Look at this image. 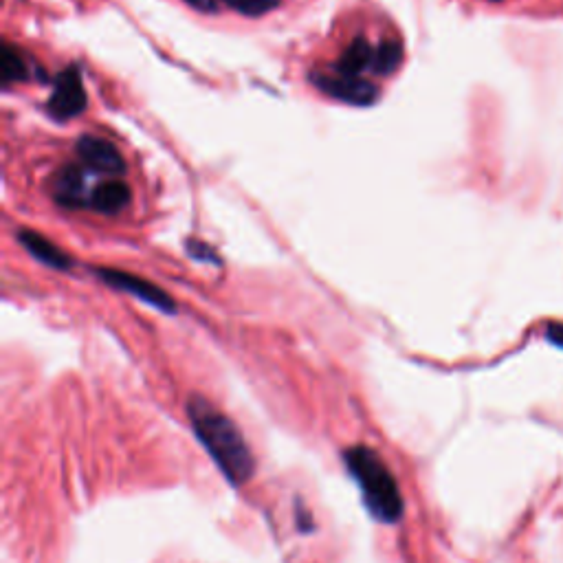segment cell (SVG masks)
<instances>
[{"label": "cell", "mask_w": 563, "mask_h": 563, "mask_svg": "<svg viewBox=\"0 0 563 563\" xmlns=\"http://www.w3.org/2000/svg\"><path fill=\"white\" fill-rule=\"evenodd\" d=\"M82 187H84L82 172L75 170V168H64L58 176H55L53 192H55V198H58L60 205L75 207V205H80Z\"/></svg>", "instance_id": "10"}, {"label": "cell", "mask_w": 563, "mask_h": 563, "mask_svg": "<svg viewBox=\"0 0 563 563\" xmlns=\"http://www.w3.org/2000/svg\"><path fill=\"white\" fill-rule=\"evenodd\" d=\"M18 240L22 242V247H25L33 258L40 260L42 264H47V267L60 269V271L71 269L69 256H66L62 249L55 247L53 242H49L47 238L36 234V231H20Z\"/></svg>", "instance_id": "7"}, {"label": "cell", "mask_w": 563, "mask_h": 563, "mask_svg": "<svg viewBox=\"0 0 563 563\" xmlns=\"http://www.w3.org/2000/svg\"><path fill=\"white\" fill-rule=\"evenodd\" d=\"M97 275L117 291H126L130 295H135V297H139V300L152 304L154 308H159V311H163V313H174L172 297L148 280L137 278V275H130L126 271H115V269H97Z\"/></svg>", "instance_id": "3"}, {"label": "cell", "mask_w": 563, "mask_h": 563, "mask_svg": "<svg viewBox=\"0 0 563 563\" xmlns=\"http://www.w3.org/2000/svg\"><path fill=\"white\" fill-rule=\"evenodd\" d=\"M372 62H374V51L368 40L357 38L339 58L337 71L344 77H357L359 73L366 71Z\"/></svg>", "instance_id": "9"}, {"label": "cell", "mask_w": 563, "mask_h": 563, "mask_svg": "<svg viewBox=\"0 0 563 563\" xmlns=\"http://www.w3.org/2000/svg\"><path fill=\"white\" fill-rule=\"evenodd\" d=\"M344 460L374 520L383 524L401 522L405 506L399 484L377 451L370 447H350Z\"/></svg>", "instance_id": "2"}, {"label": "cell", "mask_w": 563, "mask_h": 563, "mask_svg": "<svg viewBox=\"0 0 563 563\" xmlns=\"http://www.w3.org/2000/svg\"><path fill=\"white\" fill-rule=\"evenodd\" d=\"M130 187L121 181L97 185L91 194V207L99 214H119L130 203Z\"/></svg>", "instance_id": "8"}, {"label": "cell", "mask_w": 563, "mask_h": 563, "mask_svg": "<svg viewBox=\"0 0 563 563\" xmlns=\"http://www.w3.org/2000/svg\"><path fill=\"white\" fill-rule=\"evenodd\" d=\"M84 108H86V93H84L82 77L80 71H77L75 66H71V69H66L55 77L53 95L49 99V110L53 117L69 119L80 115Z\"/></svg>", "instance_id": "4"}, {"label": "cell", "mask_w": 563, "mask_h": 563, "mask_svg": "<svg viewBox=\"0 0 563 563\" xmlns=\"http://www.w3.org/2000/svg\"><path fill=\"white\" fill-rule=\"evenodd\" d=\"M491 3H502V0H491Z\"/></svg>", "instance_id": "16"}, {"label": "cell", "mask_w": 563, "mask_h": 563, "mask_svg": "<svg viewBox=\"0 0 563 563\" xmlns=\"http://www.w3.org/2000/svg\"><path fill=\"white\" fill-rule=\"evenodd\" d=\"M546 341L563 350V324L561 322H550L546 326Z\"/></svg>", "instance_id": "13"}, {"label": "cell", "mask_w": 563, "mask_h": 563, "mask_svg": "<svg viewBox=\"0 0 563 563\" xmlns=\"http://www.w3.org/2000/svg\"><path fill=\"white\" fill-rule=\"evenodd\" d=\"M185 3L201 11H216V0H185Z\"/></svg>", "instance_id": "15"}, {"label": "cell", "mask_w": 563, "mask_h": 563, "mask_svg": "<svg viewBox=\"0 0 563 563\" xmlns=\"http://www.w3.org/2000/svg\"><path fill=\"white\" fill-rule=\"evenodd\" d=\"M0 75H3L5 84L22 82L27 77L25 60H22V55L9 42H5L3 55H0Z\"/></svg>", "instance_id": "11"}, {"label": "cell", "mask_w": 563, "mask_h": 563, "mask_svg": "<svg viewBox=\"0 0 563 563\" xmlns=\"http://www.w3.org/2000/svg\"><path fill=\"white\" fill-rule=\"evenodd\" d=\"M190 251L194 253L196 258H203V260H216V258H214L216 253H214L212 249H209V247H203L201 242H190ZM216 262H218V260H216Z\"/></svg>", "instance_id": "14"}, {"label": "cell", "mask_w": 563, "mask_h": 563, "mask_svg": "<svg viewBox=\"0 0 563 563\" xmlns=\"http://www.w3.org/2000/svg\"><path fill=\"white\" fill-rule=\"evenodd\" d=\"M187 416L192 421L194 434L212 456L216 467L223 471V476L234 487L249 482L256 471V460L236 423L198 394L187 403Z\"/></svg>", "instance_id": "1"}, {"label": "cell", "mask_w": 563, "mask_h": 563, "mask_svg": "<svg viewBox=\"0 0 563 563\" xmlns=\"http://www.w3.org/2000/svg\"><path fill=\"white\" fill-rule=\"evenodd\" d=\"M77 157L82 159L86 168H93L97 172L121 174L126 170V163L113 143L97 137H82L77 141Z\"/></svg>", "instance_id": "6"}, {"label": "cell", "mask_w": 563, "mask_h": 563, "mask_svg": "<svg viewBox=\"0 0 563 563\" xmlns=\"http://www.w3.org/2000/svg\"><path fill=\"white\" fill-rule=\"evenodd\" d=\"M403 60V49L399 42H383L381 47L374 53V62L372 66L377 69V73L381 75H390L392 71L399 69V64Z\"/></svg>", "instance_id": "12"}, {"label": "cell", "mask_w": 563, "mask_h": 563, "mask_svg": "<svg viewBox=\"0 0 563 563\" xmlns=\"http://www.w3.org/2000/svg\"><path fill=\"white\" fill-rule=\"evenodd\" d=\"M315 86L322 88V91L330 97L339 99V102L355 104V106H368L377 97V86L359 80V77H344V75H315L313 77Z\"/></svg>", "instance_id": "5"}]
</instances>
